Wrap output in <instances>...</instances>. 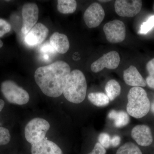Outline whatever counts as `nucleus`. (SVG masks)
<instances>
[{
	"label": "nucleus",
	"instance_id": "13",
	"mask_svg": "<svg viewBox=\"0 0 154 154\" xmlns=\"http://www.w3.org/2000/svg\"><path fill=\"white\" fill-rule=\"evenodd\" d=\"M31 146L32 154H63L58 146L48 140H43Z\"/></svg>",
	"mask_w": 154,
	"mask_h": 154
},
{
	"label": "nucleus",
	"instance_id": "22",
	"mask_svg": "<svg viewBox=\"0 0 154 154\" xmlns=\"http://www.w3.org/2000/svg\"><path fill=\"white\" fill-rule=\"evenodd\" d=\"M154 27V15L149 17L146 22H144L140 26L139 33L145 34Z\"/></svg>",
	"mask_w": 154,
	"mask_h": 154
},
{
	"label": "nucleus",
	"instance_id": "25",
	"mask_svg": "<svg viewBox=\"0 0 154 154\" xmlns=\"http://www.w3.org/2000/svg\"><path fill=\"white\" fill-rule=\"evenodd\" d=\"M11 29V25L8 22L4 19H0V37L9 33Z\"/></svg>",
	"mask_w": 154,
	"mask_h": 154
},
{
	"label": "nucleus",
	"instance_id": "26",
	"mask_svg": "<svg viewBox=\"0 0 154 154\" xmlns=\"http://www.w3.org/2000/svg\"><path fill=\"white\" fill-rule=\"evenodd\" d=\"M106 149L99 143H97L94 146L93 150L88 154H106Z\"/></svg>",
	"mask_w": 154,
	"mask_h": 154
},
{
	"label": "nucleus",
	"instance_id": "7",
	"mask_svg": "<svg viewBox=\"0 0 154 154\" xmlns=\"http://www.w3.org/2000/svg\"><path fill=\"white\" fill-rule=\"evenodd\" d=\"M22 32L24 34H27L38 21V6L33 3L25 4L22 7Z\"/></svg>",
	"mask_w": 154,
	"mask_h": 154
},
{
	"label": "nucleus",
	"instance_id": "24",
	"mask_svg": "<svg viewBox=\"0 0 154 154\" xmlns=\"http://www.w3.org/2000/svg\"><path fill=\"white\" fill-rule=\"evenodd\" d=\"M111 138L109 134L107 133H102L99 134L98 140L100 144L105 149H108L110 146Z\"/></svg>",
	"mask_w": 154,
	"mask_h": 154
},
{
	"label": "nucleus",
	"instance_id": "17",
	"mask_svg": "<svg viewBox=\"0 0 154 154\" xmlns=\"http://www.w3.org/2000/svg\"><path fill=\"white\" fill-rule=\"evenodd\" d=\"M121 86L115 80H109L105 87L106 94L110 102L113 101L121 93Z\"/></svg>",
	"mask_w": 154,
	"mask_h": 154
},
{
	"label": "nucleus",
	"instance_id": "11",
	"mask_svg": "<svg viewBox=\"0 0 154 154\" xmlns=\"http://www.w3.org/2000/svg\"><path fill=\"white\" fill-rule=\"evenodd\" d=\"M131 135L136 142L142 146L150 145L153 142L151 130L145 125H139L134 127L131 130Z\"/></svg>",
	"mask_w": 154,
	"mask_h": 154
},
{
	"label": "nucleus",
	"instance_id": "4",
	"mask_svg": "<svg viewBox=\"0 0 154 154\" xmlns=\"http://www.w3.org/2000/svg\"><path fill=\"white\" fill-rule=\"evenodd\" d=\"M50 128L49 122L44 119L33 118L25 126V138L31 145L39 142L45 139Z\"/></svg>",
	"mask_w": 154,
	"mask_h": 154
},
{
	"label": "nucleus",
	"instance_id": "30",
	"mask_svg": "<svg viewBox=\"0 0 154 154\" xmlns=\"http://www.w3.org/2000/svg\"><path fill=\"white\" fill-rule=\"evenodd\" d=\"M3 45V43L2 40H0V48L2 47Z\"/></svg>",
	"mask_w": 154,
	"mask_h": 154
},
{
	"label": "nucleus",
	"instance_id": "2",
	"mask_svg": "<svg viewBox=\"0 0 154 154\" xmlns=\"http://www.w3.org/2000/svg\"><path fill=\"white\" fill-rule=\"evenodd\" d=\"M87 91V81L82 72L78 69L71 72L63 92L66 99L72 103L80 104L85 99Z\"/></svg>",
	"mask_w": 154,
	"mask_h": 154
},
{
	"label": "nucleus",
	"instance_id": "10",
	"mask_svg": "<svg viewBox=\"0 0 154 154\" xmlns=\"http://www.w3.org/2000/svg\"><path fill=\"white\" fill-rule=\"evenodd\" d=\"M105 17V11L102 6L99 3L94 2L85 11L84 19L88 28H95L101 24Z\"/></svg>",
	"mask_w": 154,
	"mask_h": 154
},
{
	"label": "nucleus",
	"instance_id": "29",
	"mask_svg": "<svg viewBox=\"0 0 154 154\" xmlns=\"http://www.w3.org/2000/svg\"><path fill=\"white\" fill-rule=\"evenodd\" d=\"M150 109L152 113H153L154 115V99L153 102H152L151 105Z\"/></svg>",
	"mask_w": 154,
	"mask_h": 154
},
{
	"label": "nucleus",
	"instance_id": "1",
	"mask_svg": "<svg viewBox=\"0 0 154 154\" xmlns=\"http://www.w3.org/2000/svg\"><path fill=\"white\" fill-rule=\"evenodd\" d=\"M69 66L58 60L36 70L34 79L42 93L48 97L57 98L63 94L70 73Z\"/></svg>",
	"mask_w": 154,
	"mask_h": 154
},
{
	"label": "nucleus",
	"instance_id": "16",
	"mask_svg": "<svg viewBox=\"0 0 154 154\" xmlns=\"http://www.w3.org/2000/svg\"><path fill=\"white\" fill-rule=\"evenodd\" d=\"M108 117L113 120L114 125L118 128L126 126L129 123L130 120L129 115L122 110H110L108 113Z\"/></svg>",
	"mask_w": 154,
	"mask_h": 154
},
{
	"label": "nucleus",
	"instance_id": "8",
	"mask_svg": "<svg viewBox=\"0 0 154 154\" xmlns=\"http://www.w3.org/2000/svg\"><path fill=\"white\" fill-rule=\"evenodd\" d=\"M120 61V57L118 53L113 51L105 54L93 63L91 65V69L95 73L101 71L105 68L114 69L119 66Z\"/></svg>",
	"mask_w": 154,
	"mask_h": 154
},
{
	"label": "nucleus",
	"instance_id": "28",
	"mask_svg": "<svg viewBox=\"0 0 154 154\" xmlns=\"http://www.w3.org/2000/svg\"><path fill=\"white\" fill-rule=\"evenodd\" d=\"M5 102H4V100L2 99H0V112L2 111V110H3V108H4V106H5ZM1 124V123H0Z\"/></svg>",
	"mask_w": 154,
	"mask_h": 154
},
{
	"label": "nucleus",
	"instance_id": "31",
	"mask_svg": "<svg viewBox=\"0 0 154 154\" xmlns=\"http://www.w3.org/2000/svg\"><path fill=\"white\" fill-rule=\"evenodd\" d=\"M99 2H110V1H99Z\"/></svg>",
	"mask_w": 154,
	"mask_h": 154
},
{
	"label": "nucleus",
	"instance_id": "14",
	"mask_svg": "<svg viewBox=\"0 0 154 154\" xmlns=\"http://www.w3.org/2000/svg\"><path fill=\"white\" fill-rule=\"evenodd\" d=\"M123 79L127 85L133 87H145L146 82L137 69L131 66L123 72Z\"/></svg>",
	"mask_w": 154,
	"mask_h": 154
},
{
	"label": "nucleus",
	"instance_id": "27",
	"mask_svg": "<svg viewBox=\"0 0 154 154\" xmlns=\"http://www.w3.org/2000/svg\"><path fill=\"white\" fill-rule=\"evenodd\" d=\"M121 137L119 135H114L111 138L110 140V146L113 147H116L120 144Z\"/></svg>",
	"mask_w": 154,
	"mask_h": 154
},
{
	"label": "nucleus",
	"instance_id": "6",
	"mask_svg": "<svg viewBox=\"0 0 154 154\" xmlns=\"http://www.w3.org/2000/svg\"><path fill=\"white\" fill-rule=\"evenodd\" d=\"M107 41L110 43H120L126 36V28L124 22L117 19L107 22L103 27Z\"/></svg>",
	"mask_w": 154,
	"mask_h": 154
},
{
	"label": "nucleus",
	"instance_id": "5",
	"mask_svg": "<svg viewBox=\"0 0 154 154\" xmlns=\"http://www.w3.org/2000/svg\"><path fill=\"white\" fill-rule=\"evenodd\" d=\"M1 90L5 98L12 104L24 105L28 103L30 100L28 92L11 80L3 82Z\"/></svg>",
	"mask_w": 154,
	"mask_h": 154
},
{
	"label": "nucleus",
	"instance_id": "23",
	"mask_svg": "<svg viewBox=\"0 0 154 154\" xmlns=\"http://www.w3.org/2000/svg\"><path fill=\"white\" fill-rule=\"evenodd\" d=\"M11 139V136L8 130L5 128L0 127V146L8 144Z\"/></svg>",
	"mask_w": 154,
	"mask_h": 154
},
{
	"label": "nucleus",
	"instance_id": "19",
	"mask_svg": "<svg viewBox=\"0 0 154 154\" xmlns=\"http://www.w3.org/2000/svg\"><path fill=\"white\" fill-rule=\"evenodd\" d=\"M77 6L76 2L75 0H58L57 1V10L61 14H72L76 10Z\"/></svg>",
	"mask_w": 154,
	"mask_h": 154
},
{
	"label": "nucleus",
	"instance_id": "18",
	"mask_svg": "<svg viewBox=\"0 0 154 154\" xmlns=\"http://www.w3.org/2000/svg\"><path fill=\"white\" fill-rule=\"evenodd\" d=\"M88 99L91 103L97 107L107 106L110 102L107 95L101 92L90 93L88 95Z\"/></svg>",
	"mask_w": 154,
	"mask_h": 154
},
{
	"label": "nucleus",
	"instance_id": "12",
	"mask_svg": "<svg viewBox=\"0 0 154 154\" xmlns=\"http://www.w3.org/2000/svg\"><path fill=\"white\" fill-rule=\"evenodd\" d=\"M48 28L42 23H37L27 33L25 38L26 43L31 46L42 43L48 35Z\"/></svg>",
	"mask_w": 154,
	"mask_h": 154
},
{
	"label": "nucleus",
	"instance_id": "3",
	"mask_svg": "<svg viewBox=\"0 0 154 154\" xmlns=\"http://www.w3.org/2000/svg\"><path fill=\"white\" fill-rule=\"evenodd\" d=\"M126 110L128 114L136 119L143 118L150 110L151 103L145 90L133 87L128 92Z\"/></svg>",
	"mask_w": 154,
	"mask_h": 154
},
{
	"label": "nucleus",
	"instance_id": "21",
	"mask_svg": "<svg viewBox=\"0 0 154 154\" xmlns=\"http://www.w3.org/2000/svg\"><path fill=\"white\" fill-rule=\"evenodd\" d=\"M146 69L149 73V75L146 80L147 85L150 88L154 89V58L147 63Z\"/></svg>",
	"mask_w": 154,
	"mask_h": 154
},
{
	"label": "nucleus",
	"instance_id": "15",
	"mask_svg": "<svg viewBox=\"0 0 154 154\" xmlns=\"http://www.w3.org/2000/svg\"><path fill=\"white\" fill-rule=\"evenodd\" d=\"M50 42L53 48L58 53H66L69 48L68 38L63 33L58 32L54 33L50 38Z\"/></svg>",
	"mask_w": 154,
	"mask_h": 154
},
{
	"label": "nucleus",
	"instance_id": "9",
	"mask_svg": "<svg viewBox=\"0 0 154 154\" xmlns=\"http://www.w3.org/2000/svg\"><path fill=\"white\" fill-rule=\"evenodd\" d=\"M142 6L140 0H117L114 4L116 13L121 17H134L140 12Z\"/></svg>",
	"mask_w": 154,
	"mask_h": 154
},
{
	"label": "nucleus",
	"instance_id": "20",
	"mask_svg": "<svg viewBox=\"0 0 154 154\" xmlns=\"http://www.w3.org/2000/svg\"><path fill=\"white\" fill-rule=\"evenodd\" d=\"M116 154H143L140 149L132 142H127L119 148Z\"/></svg>",
	"mask_w": 154,
	"mask_h": 154
}]
</instances>
